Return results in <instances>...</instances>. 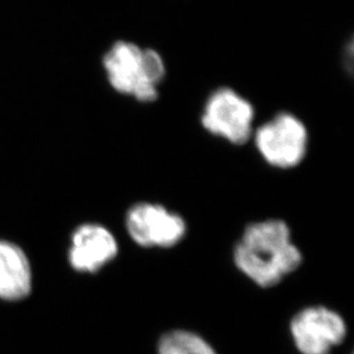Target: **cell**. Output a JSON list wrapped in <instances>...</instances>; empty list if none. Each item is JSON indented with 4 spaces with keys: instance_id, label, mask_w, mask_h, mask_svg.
I'll return each mask as SVG.
<instances>
[{
    "instance_id": "cell-4",
    "label": "cell",
    "mask_w": 354,
    "mask_h": 354,
    "mask_svg": "<svg viewBox=\"0 0 354 354\" xmlns=\"http://www.w3.org/2000/svg\"><path fill=\"white\" fill-rule=\"evenodd\" d=\"M254 120L252 102L230 86L212 91L201 113V125L207 133L234 146H243L251 140Z\"/></svg>"
},
{
    "instance_id": "cell-1",
    "label": "cell",
    "mask_w": 354,
    "mask_h": 354,
    "mask_svg": "<svg viewBox=\"0 0 354 354\" xmlns=\"http://www.w3.org/2000/svg\"><path fill=\"white\" fill-rule=\"evenodd\" d=\"M234 261L258 286L270 288L297 270L301 254L291 243L288 225L279 219H268L245 228L235 248Z\"/></svg>"
},
{
    "instance_id": "cell-6",
    "label": "cell",
    "mask_w": 354,
    "mask_h": 354,
    "mask_svg": "<svg viewBox=\"0 0 354 354\" xmlns=\"http://www.w3.org/2000/svg\"><path fill=\"white\" fill-rule=\"evenodd\" d=\"M295 344L303 354H328L341 344L346 326L337 313L326 308H305L291 322Z\"/></svg>"
},
{
    "instance_id": "cell-9",
    "label": "cell",
    "mask_w": 354,
    "mask_h": 354,
    "mask_svg": "<svg viewBox=\"0 0 354 354\" xmlns=\"http://www.w3.org/2000/svg\"><path fill=\"white\" fill-rule=\"evenodd\" d=\"M158 354H217L198 335L174 330L164 335L158 344Z\"/></svg>"
},
{
    "instance_id": "cell-3",
    "label": "cell",
    "mask_w": 354,
    "mask_h": 354,
    "mask_svg": "<svg viewBox=\"0 0 354 354\" xmlns=\"http://www.w3.org/2000/svg\"><path fill=\"white\" fill-rule=\"evenodd\" d=\"M251 140L270 167L289 170L303 163L310 146L306 124L290 111H280L254 127Z\"/></svg>"
},
{
    "instance_id": "cell-8",
    "label": "cell",
    "mask_w": 354,
    "mask_h": 354,
    "mask_svg": "<svg viewBox=\"0 0 354 354\" xmlns=\"http://www.w3.org/2000/svg\"><path fill=\"white\" fill-rule=\"evenodd\" d=\"M31 268L24 251L17 244L0 241V298L20 301L30 294Z\"/></svg>"
},
{
    "instance_id": "cell-5",
    "label": "cell",
    "mask_w": 354,
    "mask_h": 354,
    "mask_svg": "<svg viewBox=\"0 0 354 354\" xmlns=\"http://www.w3.org/2000/svg\"><path fill=\"white\" fill-rule=\"evenodd\" d=\"M125 223L129 234L141 247H174L186 233L184 219L160 204H134Z\"/></svg>"
},
{
    "instance_id": "cell-7",
    "label": "cell",
    "mask_w": 354,
    "mask_h": 354,
    "mask_svg": "<svg viewBox=\"0 0 354 354\" xmlns=\"http://www.w3.org/2000/svg\"><path fill=\"white\" fill-rule=\"evenodd\" d=\"M118 254V242L111 232L100 225L80 226L73 235L71 263L80 272L99 271Z\"/></svg>"
},
{
    "instance_id": "cell-2",
    "label": "cell",
    "mask_w": 354,
    "mask_h": 354,
    "mask_svg": "<svg viewBox=\"0 0 354 354\" xmlns=\"http://www.w3.org/2000/svg\"><path fill=\"white\" fill-rule=\"evenodd\" d=\"M104 67L115 91L141 104L158 100L167 76V64L158 50L127 40H120L109 48Z\"/></svg>"
}]
</instances>
